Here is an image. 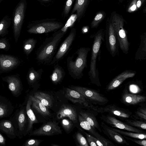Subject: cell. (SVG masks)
I'll use <instances>...</instances> for the list:
<instances>
[{"label":"cell","mask_w":146,"mask_h":146,"mask_svg":"<svg viewBox=\"0 0 146 146\" xmlns=\"http://www.w3.org/2000/svg\"><path fill=\"white\" fill-rule=\"evenodd\" d=\"M65 34L59 29L51 36L46 38L36 52V59L38 62L44 64H50Z\"/></svg>","instance_id":"6da1fadb"},{"label":"cell","mask_w":146,"mask_h":146,"mask_svg":"<svg viewBox=\"0 0 146 146\" xmlns=\"http://www.w3.org/2000/svg\"><path fill=\"white\" fill-rule=\"evenodd\" d=\"M90 50V48L81 47L67 58V69L69 75L73 78L78 79L83 76V71L87 67V57Z\"/></svg>","instance_id":"7a4b0ae2"},{"label":"cell","mask_w":146,"mask_h":146,"mask_svg":"<svg viewBox=\"0 0 146 146\" xmlns=\"http://www.w3.org/2000/svg\"><path fill=\"white\" fill-rule=\"evenodd\" d=\"M105 30L100 29L92 35L94 40L92 46L90 68L88 74L92 83L101 86L99 78V72L96 67L97 57L100 54L102 41H104Z\"/></svg>","instance_id":"3957f363"},{"label":"cell","mask_w":146,"mask_h":146,"mask_svg":"<svg viewBox=\"0 0 146 146\" xmlns=\"http://www.w3.org/2000/svg\"><path fill=\"white\" fill-rule=\"evenodd\" d=\"M64 24L54 19H47L33 21L27 26V31L30 34H41L55 32Z\"/></svg>","instance_id":"277c9868"},{"label":"cell","mask_w":146,"mask_h":146,"mask_svg":"<svg viewBox=\"0 0 146 146\" xmlns=\"http://www.w3.org/2000/svg\"><path fill=\"white\" fill-rule=\"evenodd\" d=\"M110 20L114 29L120 49L123 52L128 54L130 43L128 41L127 33L123 28L124 20L122 16L113 13Z\"/></svg>","instance_id":"5b68a950"},{"label":"cell","mask_w":146,"mask_h":146,"mask_svg":"<svg viewBox=\"0 0 146 146\" xmlns=\"http://www.w3.org/2000/svg\"><path fill=\"white\" fill-rule=\"evenodd\" d=\"M27 0H20L14 11L12 23L14 38L17 43L20 36L25 17Z\"/></svg>","instance_id":"8992f818"},{"label":"cell","mask_w":146,"mask_h":146,"mask_svg":"<svg viewBox=\"0 0 146 146\" xmlns=\"http://www.w3.org/2000/svg\"><path fill=\"white\" fill-rule=\"evenodd\" d=\"M76 34V29L74 28L71 29L68 36L61 44L49 65L56 64L65 56L75 39Z\"/></svg>","instance_id":"52a82bcc"},{"label":"cell","mask_w":146,"mask_h":146,"mask_svg":"<svg viewBox=\"0 0 146 146\" xmlns=\"http://www.w3.org/2000/svg\"><path fill=\"white\" fill-rule=\"evenodd\" d=\"M104 37L107 48L111 55L114 57L118 52V42L110 20L107 21Z\"/></svg>","instance_id":"ba28073f"},{"label":"cell","mask_w":146,"mask_h":146,"mask_svg":"<svg viewBox=\"0 0 146 146\" xmlns=\"http://www.w3.org/2000/svg\"><path fill=\"white\" fill-rule=\"evenodd\" d=\"M21 63V60L16 56L0 54V74L10 72L16 69Z\"/></svg>","instance_id":"9c48e42d"},{"label":"cell","mask_w":146,"mask_h":146,"mask_svg":"<svg viewBox=\"0 0 146 146\" xmlns=\"http://www.w3.org/2000/svg\"><path fill=\"white\" fill-rule=\"evenodd\" d=\"M69 87L79 93L86 98L94 102L103 103L108 101L106 98L94 90L79 86L71 85Z\"/></svg>","instance_id":"30bf717a"},{"label":"cell","mask_w":146,"mask_h":146,"mask_svg":"<svg viewBox=\"0 0 146 146\" xmlns=\"http://www.w3.org/2000/svg\"><path fill=\"white\" fill-rule=\"evenodd\" d=\"M62 133V130L58 123L55 121H50L35 130L30 135L38 136H51Z\"/></svg>","instance_id":"8fae6325"},{"label":"cell","mask_w":146,"mask_h":146,"mask_svg":"<svg viewBox=\"0 0 146 146\" xmlns=\"http://www.w3.org/2000/svg\"><path fill=\"white\" fill-rule=\"evenodd\" d=\"M2 80L7 83L9 89L13 96H18L22 90V84L18 74L6 76L3 77Z\"/></svg>","instance_id":"7c38bea8"},{"label":"cell","mask_w":146,"mask_h":146,"mask_svg":"<svg viewBox=\"0 0 146 146\" xmlns=\"http://www.w3.org/2000/svg\"><path fill=\"white\" fill-rule=\"evenodd\" d=\"M101 118L107 124L113 127L133 132L143 133V131L123 123L114 117L110 115H102Z\"/></svg>","instance_id":"4fadbf2b"},{"label":"cell","mask_w":146,"mask_h":146,"mask_svg":"<svg viewBox=\"0 0 146 146\" xmlns=\"http://www.w3.org/2000/svg\"><path fill=\"white\" fill-rule=\"evenodd\" d=\"M100 127L104 134L111 140L119 144L129 145L122 135L114 131L104 122L101 123Z\"/></svg>","instance_id":"5bb4252c"},{"label":"cell","mask_w":146,"mask_h":146,"mask_svg":"<svg viewBox=\"0 0 146 146\" xmlns=\"http://www.w3.org/2000/svg\"><path fill=\"white\" fill-rule=\"evenodd\" d=\"M136 73L135 71L131 70L123 71L111 81L107 87V90H109L116 88L126 79L134 76Z\"/></svg>","instance_id":"9a60e30c"},{"label":"cell","mask_w":146,"mask_h":146,"mask_svg":"<svg viewBox=\"0 0 146 146\" xmlns=\"http://www.w3.org/2000/svg\"><path fill=\"white\" fill-rule=\"evenodd\" d=\"M65 96L68 99L74 103L83 104L88 106V104L86 98L78 92L70 88H65Z\"/></svg>","instance_id":"2e32d148"},{"label":"cell","mask_w":146,"mask_h":146,"mask_svg":"<svg viewBox=\"0 0 146 146\" xmlns=\"http://www.w3.org/2000/svg\"><path fill=\"white\" fill-rule=\"evenodd\" d=\"M89 3V0H76L71 15L76 14V21L79 22L84 16Z\"/></svg>","instance_id":"e0dca14e"},{"label":"cell","mask_w":146,"mask_h":146,"mask_svg":"<svg viewBox=\"0 0 146 146\" xmlns=\"http://www.w3.org/2000/svg\"><path fill=\"white\" fill-rule=\"evenodd\" d=\"M96 110L100 112H107L124 118H129L131 115L130 112L112 105H108L104 108H98L96 109Z\"/></svg>","instance_id":"ac0fdd59"},{"label":"cell","mask_w":146,"mask_h":146,"mask_svg":"<svg viewBox=\"0 0 146 146\" xmlns=\"http://www.w3.org/2000/svg\"><path fill=\"white\" fill-rule=\"evenodd\" d=\"M68 117L74 123L77 122V115L76 111L72 107L67 105H62L57 113V117L60 119Z\"/></svg>","instance_id":"d6986e66"},{"label":"cell","mask_w":146,"mask_h":146,"mask_svg":"<svg viewBox=\"0 0 146 146\" xmlns=\"http://www.w3.org/2000/svg\"><path fill=\"white\" fill-rule=\"evenodd\" d=\"M13 123L7 120L0 121V131L6 134L11 139H14L18 136L17 131Z\"/></svg>","instance_id":"ffe728a7"},{"label":"cell","mask_w":146,"mask_h":146,"mask_svg":"<svg viewBox=\"0 0 146 146\" xmlns=\"http://www.w3.org/2000/svg\"><path fill=\"white\" fill-rule=\"evenodd\" d=\"M13 110L11 103L5 98L0 96V119L9 117Z\"/></svg>","instance_id":"44dd1931"},{"label":"cell","mask_w":146,"mask_h":146,"mask_svg":"<svg viewBox=\"0 0 146 146\" xmlns=\"http://www.w3.org/2000/svg\"><path fill=\"white\" fill-rule=\"evenodd\" d=\"M43 72V70L42 68L36 70L33 67L30 68L27 75L28 84L31 86H35L38 84L41 78Z\"/></svg>","instance_id":"7402d4cb"},{"label":"cell","mask_w":146,"mask_h":146,"mask_svg":"<svg viewBox=\"0 0 146 146\" xmlns=\"http://www.w3.org/2000/svg\"><path fill=\"white\" fill-rule=\"evenodd\" d=\"M31 104L32 101L29 96L26 107V112L28 117V122L26 132L27 133L29 132L31 130L33 125L35 123H38V121L36 119L33 111L31 109Z\"/></svg>","instance_id":"603a6c76"},{"label":"cell","mask_w":146,"mask_h":146,"mask_svg":"<svg viewBox=\"0 0 146 146\" xmlns=\"http://www.w3.org/2000/svg\"><path fill=\"white\" fill-rule=\"evenodd\" d=\"M65 75V72L64 69L57 64L54 66L50 77L53 84H57L62 81Z\"/></svg>","instance_id":"cb8c5ba5"},{"label":"cell","mask_w":146,"mask_h":146,"mask_svg":"<svg viewBox=\"0 0 146 146\" xmlns=\"http://www.w3.org/2000/svg\"><path fill=\"white\" fill-rule=\"evenodd\" d=\"M135 59L136 60L146 59V32L141 35V42L139 48L135 53Z\"/></svg>","instance_id":"d4e9b609"},{"label":"cell","mask_w":146,"mask_h":146,"mask_svg":"<svg viewBox=\"0 0 146 146\" xmlns=\"http://www.w3.org/2000/svg\"><path fill=\"white\" fill-rule=\"evenodd\" d=\"M17 123V132L18 136L22 134L25 130L27 122V118L25 110L23 108H20L16 115Z\"/></svg>","instance_id":"484cf974"},{"label":"cell","mask_w":146,"mask_h":146,"mask_svg":"<svg viewBox=\"0 0 146 146\" xmlns=\"http://www.w3.org/2000/svg\"><path fill=\"white\" fill-rule=\"evenodd\" d=\"M122 99L125 104L135 105L145 102L146 97L143 96L127 93L123 95Z\"/></svg>","instance_id":"4316f807"},{"label":"cell","mask_w":146,"mask_h":146,"mask_svg":"<svg viewBox=\"0 0 146 146\" xmlns=\"http://www.w3.org/2000/svg\"><path fill=\"white\" fill-rule=\"evenodd\" d=\"M32 101V107L35 108L39 113L44 116H49L50 113L48 108L44 105L37 98L32 96H30Z\"/></svg>","instance_id":"83f0119b"},{"label":"cell","mask_w":146,"mask_h":146,"mask_svg":"<svg viewBox=\"0 0 146 146\" xmlns=\"http://www.w3.org/2000/svg\"><path fill=\"white\" fill-rule=\"evenodd\" d=\"M78 120L81 127L91 133L94 137L99 139L103 137L80 114L78 115Z\"/></svg>","instance_id":"f1b7e54d"},{"label":"cell","mask_w":146,"mask_h":146,"mask_svg":"<svg viewBox=\"0 0 146 146\" xmlns=\"http://www.w3.org/2000/svg\"><path fill=\"white\" fill-rule=\"evenodd\" d=\"M11 23V19L6 15L0 21V37H3L7 35Z\"/></svg>","instance_id":"f546056e"},{"label":"cell","mask_w":146,"mask_h":146,"mask_svg":"<svg viewBox=\"0 0 146 146\" xmlns=\"http://www.w3.org/2000/svg\"><path fill=\"white\" fill-rule=\"evenodd\" d=\"M80 115L82 116L94 129L100 132L102 131L101 128L96 117L92 114L87 112L80 111Z\"/></svg>","instance_id":"4dcf8cb0"},{"label":"cell","mask_w":146,"mask_h":146,"mask_svg":"<svg viewBox=\"0 0 146 146\" xmlns=\"http://www.w3.org/2000/svg\"><path fill=\"white\" fill-rule=\"evenodd\" d=\"M33 96L39 100L46 107L50 108L52 105V100L49 94L40 92H37L34 93Z\"/></svg>","instance_id":"1f68e13d"},{"label":"cell","mask_w":146,"mask_h":146,"mask_svg":"<svg viewBox=\"0 0 146 146\" xmlns=\"http://www.w3.org/2000/svg\"><path fill=\"white\" fill-rule=\"evenodd\" d=\"M36 43V40L34 38H29L24 41L23 50L27 58L35 48Z\"/></svg>","instance_id":"d6a6232c"},{"label":"cell","mask_w":146,"mask_h":146,"mask_svg":"<svg viewBox=\"0 0 146 146\" xmlns=\"http://www.w3.org/2000/svg\"><path fill=\"white\" fill-rule=\"evenodd\" d=\"M111 128L114 131L122 135L138 139H146V135L144 133H133L130 132L123 131L119 129Z\"/></svg>","instance_id":"836d02e7"},{"label":"cell","mask_w":146,"mask_h":146,"mask_svg":"<svg viewBox=\"0 0 146 146\" xmlns=\"http://www.w3.org/2000/svg\"><path fill=\"white\" fill-rule=\"evenodd\" d=\"M106 14L104 11H100L96 13L91 24L92 28H97L104 19Z\"/></svg>","instance_id":"e575fe53"},{"label":"cell","mask_w":146,"mask_h":146,"mask_svg":"<svg viewBox=\"0 0 146 146\" xmlns=\"http://www.w3.org/2000/svg\"><path fill=\"white\" fill-rule=\"evenodd\" d=\"M76 19L77 15L76 13L71 15L65 25L60 29L62 32L65 34L68 29L72 27L76 21Z\"/></svg>","instance_id":"d590c367"},{"label":"cell","mask_w":146,"mask_h":146,"mask_svg":"<svg viewBox=\"0 0 146 146\" xmlns=\"http://www.w3.org/2000/svg\"><path fill=\"white\" fill-rule=\"evenodd\" d=\"M125 122L127 124L133 127H136L146 129V123L145 122L137 120L126 119Z\"/></svg>","instance_id":"8d00e7d4"},{"label":"cell","mask_w":146,"mask_h":146,"mask_svg":"<svg viewBox=\"0 0 146 146\" xmlns=\"http://www.w3.org/2000/svg\"><path fill=\"white\" fill-rule=\"evenodd\" d=\"M75 0H67L65 3L62 14L64 18L68 17L71 9L72 5Z\"/></svg>","instance_id":"74e56055"},{"label":"cell","mask_w":146,"mask_h":146,"mask_svg":"<svg viewBox=\"0 0 146 146\" xmlns=\"http://www.w3.org/2000/svg\"><path fill=\"white\" fill-rule=\"evenodd\" d=\"M10 47L9 40L6 38H3L0 39V50L8 51Z\"/></svg>","instance_id":"f35d334b"},{"label":"cell","mask_w":146,"mask_h":146,"mask_svg":"<svg viewBox=\"0 0 146 146\" xmlns=\"http://www.w3.org/2000/svg\"><path fill=\"white\" fill-rule=\"evenodd\" d=\"M76 137L78 142L80 145L88 146V142L86 139L80 133L78 132L76 135Z\"/></svg>","instance_id":"ab89813d"},{"label":"cell","mask_w":146,"mask_h":146,"mask_svg":"<svg viewBox=\"0 0 146 146\" xmlns=\"http://www.w3.org/2000/svg\"><path fill=\"white\" fill-rule=\"evenodd\" d=\"M42 140L36 139H30L27 140L23 145L25 146H38Z\"/></svg>","instance_id":"60d3db41"},{"label":"cell","mask_w":146,"mask_h":146,"mask_svg":"<svg viewBox=\"0 0 146 146\" xmlns=\"http://www.w3.org/2000/svg\"><path fill=\"white\" fill-rule=\"evenodd\" d=\"M62 124L64 130L67 131L70 130L72 126L71 122L67 119H63L62 121Z\"/></svg>","instance_id":"b9f144b4"},{"label":"cell","mask_w":146,"mask_h":146,"mask_svg":"<svg viewBox=\"0 0 146 146\" xmlns=\"http://www.w3.org/2000/svg\"><path fill=\"white\" fill-rule=\"evenodd\" d=\"M123 136L126 139L130 140L131 141L134 142L140 145L143 146H146V140L145 139H140V140H139L135 138H134L135 139H133L124 136Z\"/></svg>","instance_id":"7bdbcfd3"},{"label":"cell","mask_w":146,"mask_h":146,"mask_svg":"<svg viewBox=\"0 0 146 146\" xmlns=\"http://www.w3.org/2000/svg\"><path fill=\"white\" fill-rule=\"evenodd\" d=\"M137 0H133L127 9V11L129 13L133 12L137 10L136 3Z\"/></svg>","instance_id":"ee69618b"},{"label":"cell","mask_w":146,"mask_h":146,"mask_svg":"<svg viewBox=\"0 0 146 146\" xmlns=\"http://www.w3.org/2000/svg\"><path fill=\"white\" fill-rule=\"evenodd\" d=\"M41 5L47 7L54 3L56 0H36Z\"/></svg>","instance_id":"f6af8a7d"},{"label":"cell","mask_w":146,"mask_h":146,"mask_svg":"<svg viewBox=\"0 0 146 146\" xmlns=\"http://www.w3.org/2000/svg\"><path fill=\"white\" fill-rule=\"evenodd\" d=\"M84 133L86 136L88 143L89 145L91 146H97L96 143L90 137V135L85 132H84Z\"/></svg>","instance_id":"bcb514c9"},{"label":"cell","mask_w":146,"mask_h":146,"mask_svg":"<svg viewBox=\"0 0 146 146\" xmlns=\"http://www.w3.org/2000/svg\"><path fill=\"white\" fill-rule=\"evenodd\" d=\"M136 114L138 117L141 119H143L146 120V115L142 113V112L137 111L135 112Z\"/></svg>","instance_id":"7dc6e473"},{"label":"cell","mask_w":146,"mask_h":146,"mask_svg":"<svg viewBox=\"0 0 146 146\" xmlns=\"http://www.w3.org/2000/svg\"><path fill=\"white\" fill-rule=\"evenodd\" d=\"M0 144L5 145V139L3 136L0 133Z\"/></svg>","instance_id":"c3c4849f"},{"label":"cell","mask_w":146,"mask_h":146,"mask_svg":"<svg viewBox=\"0 0 146 146\" xmlns=\"http://www.w3.org/2000/svg\"><path fill=\"white\" fill-rule=\"evenodd\" d=\"M145 0H137V7L138 9L141 7Z\"/></svg>","instance_id":"681fc988"},{"label":"cell","mask_w":146,"mask_h":146,"mask_svg":"<svg viewBox=\"0 0 146 146\" xmlns=\"http://www.w3.org/2000/svg\"><path fill=\"white\" fill-rule=\"evenodd\" d=\"M138 111L146 115V110L145 109L141 108L139 109Z\"/></svg>","instance_id":"f907efd6"},{"label":"cell","mask_w":146,"mask_h":146,"mask_svg":"<svg viewBox=\"0 0 146 146\" xmlns=\"http://www.w3.org/2000/svg\"><path fill=\"white\" fill-rule=\"evenodd\" d=\"M52 145L53 146H58L59 145H54V144H52Z\"/></svg>","instance_id":"816d5d0a"},{"label":"cell","mask_w":146,"mask_h":146,"mask_svg":"<svg viewBox=\"0 0 146 146\" xmlns=\"http://www.w3.org/2000/svg\"><path fill=\"white\" fill-rule=\"evenodd\" d=\"M3 0H0V3Z\"/></svg>","instance_id":"f5cc1de1"},{"label":"cell","mask_w":146,"mask_h":146,"mask_svg":"<svg viewBox=\"0 0 146 146\" xmlns=\"http://www.w3.org/2000/svg\"></svg>","instance_id":"db71d44e"}]
</instances>
